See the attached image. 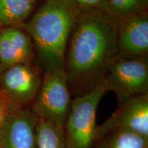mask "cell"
I'll use <instances>...</instances> for the list:
<instances>
[{
  "mask_svg": "<svg viewBox=\"0 0 148 148\" xmlns=\"http://www.w3.org/2000/svg\"><path fill=\"white\" fill-rule=\"evenodd\" d=\"M37 0H0V26L23 24Z\"/></svg>",
  "mask_w": 148,
  "mask_h": 148,
  "instance_id": "11",
  "label": "cell"
},
{
  "mask_svg": "<svg viewBox=\"0 0 148 148\" xmlns=\"http://www.w3.org/2000/svg\"><path fill=\"white\" fill-rule=\"evenodd\" d=\"M114 131H127L148 138V94L125 99L95 130V140Z\"/></svg>",
  "mask_w": 148,
  "mask_h": 148,
  "instance_id": "6",
  "label": "cell"
},
{
  "mask_svg": "<svg viewBox=\"0 0 148 148\" xmlns=\"http://www.w3.org/2000/svg\"><path fill=\"white\" fill-rule=\"evenodd\" d=\"M147 0H108L103 10L117 22L132 14L147 12Z\"/></svg>",
  "mask_w": 148,
  "mask_h": 148,
  "instance_id": "14",
  "label": "cell"
},
{
  "mask_svg": "<svg viewBox=\"0 0 148 148\" xmlns=\"http://www.w3.org/2000/svg\"><path fill=\"white\" fill-rule=\"evenodd\" d=\"M108 91V84L101 77L88 91L71 101L64 127L66 148L92 147L97 107Z\"/></svg>",
  "mask_w": 148,
  "mask_h": 148,
  "instance_id": "3",
  "label": "cell"
},
{
  "mask_svg": "<svg viewBox=\"0 0 148 148\" xmlns=\"http://www.w3.org/2000/svg\"><path fill=\"white\" fill-rule=\"evenodd\" d=\"M36 148H66L63 127L37 118Z\"/></svg>",
  "mask_w": 148,
  "mask_h": 148,
  "instance_id": "12",
  "label": "cell"
},
{
  "mask_svg": "<svg viewBox=\"0 0 148 148\" xmlns=\"http://www.w3.org/2000/svg\"><path fill=\"white\" fill-rule=\"evenodd\" d=\"M116 22L101 10L82 12L71 31L66 58L68 81L100 79L118 57Z\"/></svg>",
  "mask_w": 148,
  "mask_h": 148,
  "instance_id": "1",
  "label": "cell"
},
{
  "mask_svg": "<svg viewBox=\"0 0 148 148\" xmlns=\"http://www.w3.org/2000/svg\"><path fill=\"white\" fill-rule=\"evenodd\" d=\"M81 12L71 0H47L24 26L47 68L64 66L68 40Z\"/></svg>",
  "mask_w": 148,
  "mask_h": 148,
  "instance_id": "2",
  "label": "cell"
},
{
  "mask_svg": "<svg viewBox=\"0 0 148 148\" xmlns=\"http://www.w3.org/2000/svg\"><path fill=\"white\" fill-rule=\"evenodd\" d=\"M41 79L39 73L30 64H19L5 70L1 75V90L10 98L12 104L22 103L34 99L39 90Z\"/></svg>",
  "mask_w": 148,
  "mask_h": 148,
  "instance_id": "9",
  "label": "cell"
},
{
  "mask_svg": "<svg viewBox=\"0 0 148 148\" xmlns=\"http://www.w3.org/2000/svg\"><path fill=\"white\" fill-rule=\"evenodd\" d=\"M118 57L144 58L148 51V16L143 12L127 16L116 24Z\"/></svg>",
  "mask_w": 148,
  "mask_h": 148,
  "instance_id": "8",
  "label": "cell"
},
{
  "mask_svg": "<svg viewBox=\"0 0 148 148\" xmlns=\"http://www.w3.org/2000/svg\"><path fill=\"white\" fill-rule=\"evenodd\" d=\"M34 55L28 33L18 26H9L0 34V69L5 70L19 64H29Z\"/></svg>",
  "mask_w": 148,
  "mask_h": 148,
  "instance_id": "10",
  "label": "cell"
},
{
  "mask_svg": "<svg viewBox=\"0 0 148 148\" xmlns=\"http://www.w3.org/2000/svg\"><path fill=\"white\" fill-rule=\"evenodd\" d=\"M81 12L103 11L108 0H71Z\"/></svg>",
  "mask_w": 148,
  "mask_h": 148,
  "instance_id": "15",
  "label": "cell"
},
{
  "mask_svg": "<svg viewBox=\"0 0 148 148\" xmlns=\"http://www.w3.org/2000/svg\"><path fill=\"white\" fill-rule=\"evenodd\" d=\"M64 66L47 68L32 107L37 118L64 127L71 99Z\"/></svg>",
  "mask_w": 148,
  "mask_h": 148,
  "instance_id": "4",
  "label": "cell"
},
{
  "mask_svg": "<svg viewBox=\"0 0 148 148\" xmlns=\"http://www.w3.org/2000/svg\"><path fill=\"white\" fill-rule=\"evenodd\" d=\"M1 26H0V34H1ZM1 69H0V79H1Z\"/></svg>",
  "mask_w": 148,
  "mask_h": 148,
  "instance_id": "17",
  "label": "cell"
},
{
  "mask_svg": "<svg viewBox=\"0 0 148 148\" xmlns=\"http://www.w3.org/2000/svg\"><path fill=\"white\" fill-rule=\"evenodd\" d=\"M95 148H148V138L127 131H114L100 138Z\"/></svg>",
  "mask_w": 148,
  "mask_h": 148,
  "instance_id": "13",
  "label": "cell"
},
{
  "mask_svg": "<svg viewBox=\"0 0 148 148\" xmlns=\"http://www.w3.org/2000/svg\"><path fill=\"white\" fill-rule=\"evenodd\" d=\"M36 123L32 111L11 103L0 130L2 148H36Z\"/></svg>",
  "mask_w": 148,
  "mask_h": 148,
  "instance_id": "7",
  "label": "cell"
},
{
  "mask_svg": "<svg viewBox=\"0 0 148 148\" xmlns=\"http://www.w3.org/2000/svg\"><path fill=\"white\" fill-rule=\"evenodd\" d=\"M103 75L109 90H112L119 103L136 96L148 94V64L145 58L114 59Z\"/></svg>",
  "mask_w": 148,
  "mask_h": 148,
  "instance_id": "5",
  "label": "cell"
},
{
  "mask_svg": "<svg viewBox=\"0 0 148 148\" xmlns=\"http://www.w3.org/2000/svg\"><path fill=\"white\" fill-rule=\"evenodd\" d=\"M11 106L10 98L3 90L0 89V130L5 118L8 115ZM0 148H2L0 141Z\"/></svg>",
  "mask_w": 148,
  "mask_h": 148,
  "instance_id": "16",
  "label": "cell"
}]
</instances>
